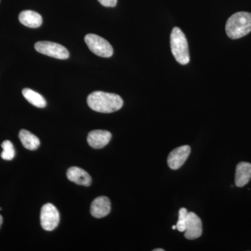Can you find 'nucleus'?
<instances>
[{"instance_id": "nucleus-12", "label": "nucleus", "mask_w": 251, "mask_h": 251, "mask_svg": "<svg viewBox=\"0 0 251 251\" xmlns=\"http://www.w3.org/2000/svg\"><path fill=\"white\" fill-rule=\"evenodd\" d=\"M251 179V163L241 162L236 168L235 185L237 187L246 186Z\"/></svg>"}, {"instance_id": "nucleus-9", "label": "nucleus", "mask_w": 251, "mask_h": 251, "mask_svg": "<svg viewBox=\"0 0 251 251\" xmlns=\"http://www.w3.org/2000/svg\"><path fill=\"white\" fill-rule=\"evenodd\" d=\"M110 211H111V203L109 198L105 196H100L96 198L91 204V214L97 219H101L108 216Z\"/></svg>"}, {"instance_id": "nucleus-10", "label": "nucleus", "mask_w": 251, "mask_h": 251, "mask_svg": "<svg viewBox=\"0 0 251 251\" xmlns=\"http://www.w3.org/2000/svg\"><path fill=\"white\" fill-rule=\"evenodd\" d=\"M112 138V134L108 130H94L87 136V143L91 148L102 149L106 146Z\"/></svg>"}, {"instance_id": "nucleus-14", "label": "nucleus", "mask_w": 251, "mask_h": 251, "mask_svg": "<svg viewBox=\"0 0 251 251\" xmlns=\"http://www.w3.org/2000/svg\"><path fill=\"white\" fill-rule=\"evenodd\" d=\"M18 137L24 148L27 150H36L40 145V140L39 138L29 130L25 129L20 130Z\"/></svg>"}, {"instance_id": "nucleus-5", "label": "nucleus", "mask_w": 251, "mask_h": 251, "mask_svg": "<svg viewBox=\"0 0 251 251\" xmlns=\"http://www.w3.org/2000/svg\"><path fill=\"white\" fill-rule=\"evenodd\" d=\"M34 49L39 53L46 54L51 57L59 59H67L69 57V52L64 46L50 42L39 41L34 45Z\"/></svg>"}, {"instance_id": "nucleus-16", "label": "nucleus", "mask_w": 251, "mask_h": 251, "mask_svg": "<svg viewBox=\"0 0 251 251\" xmlns=\"http://www.w3.org/2000/svg\"><path fill=\"white\" fill-rule=\"evenodd\" d=\"M1 148L3 150L1 153V158L6 161H11L14 158L16 152H15L14 145L11 141L5 140L1 143Z\"/></svg>"}, {"instance_id": "nucleus-19", "label": "nucleus", "mask_w": 251, "mask_h": 251, "mask_svg": "<svg viewBox=\"0 0 251 251\" xmlns=\"http://www.w3.org/2000/svg\"><path fill=\"white\" fill-rule=\"evenodd\" d=\"M3 224V217L0 215V228H1V225Z\"/></svg>"}, {"instance_id": "nucleus-4", "label": "nucleus", "mask_w": 251, "mask_h": 251, "mask_svg": "<svg viewBox=\"0 0 251 251\" xmlns=\"http://www.w3.org/2000/svg\"><path fill=\"white\" fill-rule=\"evenodd\" d=\"M85 41L89 49L99 57L108 58L113 54V49L110 43L97 34H87L85 37Z\"/></svg>"}, {"instance_id": "nucleus-21", "label": "nucleus", "mask_w": 251, "mask_h": 251, "mask_svg": "<svg viewBox=\"0 0 251 251\" xmlns=\"http://www.w3.org/2000/svg\"><path fill=\"white\" fill-rule=\"evenodd\" d=\"M173 229H176V226H173V227H172Z\"/></svg>"}, {"instance_id": "nucleus-15", "label": "nucleus", "mask_w": 251, "mask_h": 251, "mask_svg": "<svg viewBox=\"0 0 251 251\" xmlns=\"http://www.w3.org/2000/svg\"><path fill=\"white\" fill-rule=\"evenodd\" d=\"M22 93L25 99L34 106L40 108H45L46 106L45 99L40 94L29 88L23 89Z\"/></svg>"}, {"instance_id": "nucleus-13", "label": "nucleus", "mask_w": 251, "mask_h": 251, "mask_svg": "<svg viewBox=\"0 0 251 251\" xmlns=\"http://www.w3.org/2000/svg\"><path fill=\"white\" fill-rule=\"evenodd\" d=\"M18 18L21 24L30 28L39 27L43 22L41 15L30 10L22 11L19 14Z\"/></svg>"}, {"instance_id": "nucleus-17", "label": "nucleus", "mask_w": 251, "mask_h": 251, "mask_svg": "<svg viewBox=\"0 0 251 251\" xmlns=\"http://www.w3.org/2000/svg\"><path fill=\"white\" fill-rule=\"evenodd\" d=\"M187 209L185 208H181L179 211V219L176 223V229L179 232H184L186 229V222H187L188 218Z\"/></svg>"}, {"instance_id": "nucleus-6", "label": "nucleus", "mask_w": 251, "mask_h": 251, "mask_svg": "<svg viewBox=\"0 0 251 251\" xmlns=\"http://www.w3.org/2000/svg\"><path fill=\"white\" fill-rule=\"evenodd\" d=\"M40 219L43 228L52 231L58 226L60 216L57 208L51 203H47L41 208Z\"/></svg>"}, {"instance_id": "nucleus-8", "label": "nucleus", "mask_w": 251, "mask_h": 251, "mask_svg": "<svg viewBox=\"0 0 251 251\" xmlns=\"http://www.w3.org/2000/svg\"><path fill=\"white\" fill-rule=\"evenodd\" d=\"M202 234V221L195 213H188L184 237L189 240L198 239Z\"/></svg>"}, {"instance_id": "nucleus-2", "label": "nucleus", "mask_w": 251, "mask_h": 251, "mask_svg": "<svg viewBox=\"0 0 251 251\" xmlns=\"http://www.w3.org/2000/svg\"><path fill=\"white\" fill-rule=\"evenodd\" d=\"M226 33L232 39H240L251 31V14L245 11L237 12L227 20Z\"/></svg>"}, {"instance_id": "nucleus-1", "label": "nucleus", "mask_w": 251, "mask_h": 251, "mask_svg": "<svg viewBox=\"0 0 251 251\" xmlns=\"http://www.w3.org/2000/svg\"><path fill=\"white\" fill-rule=\"evenodd\" d=\"M87 104L92 110L101 113H111L120 110L124 101L116 94L107 92H92L87 97Z\"/></svg>"}, {"instance_id": "nucleus-3", "label": "nucleus", "mask_w": 251, "mask_h": 251, "mask_svg": "<svg viewBox=\"0 0 251 251\" xmlns=\"http://www.w3.org/2000/svg\"><path fill=\"white\" fill-rule=\"evenodd\" d=\"M172 53L176 62L186 65L190 62L189 50L187 39L179 27L173 28L171 35Z\"/></svg>"}, {"instance_id": "nucleus-18", "label": "nucleus", "mask_w": 251, "mask_h": 251, "mask_svg": "<svg viewBox=\"0 0 251 251\" xmlns=\"http://www.w3.org/2000/svg\"><path fill=\"white\" fill-rule=\"evenodd\" d=\"M100 4L105 7H114L116 6L117 0H98Z\"/></svg>"}, {"instance_id": "nucleus-20", "label": "nucleus", "mask_w": 251, "mask_h": 251, "mask_svg": "<svg viewBox=\"0 0 251 251\" xmlns=\"http://www.w3.org/2000/svg\"><path fill=\"white\" fill-rule=\"evenodd\" d=\"M164 249H156L153 250V251H164Z\"/></svg>"}, {"instance_id": "nucleus-7", "label": "nucleus", "mask_w": 251, "mask_h": 251, "mask_svg": "<svg viewBox=\"0 0 251 251\" xmlns=\"http://www.w3.org/2000/svg\"><path fill=\"white\" fill-rule=\"evenodd\" d=\"M191 153V148L188 145L179 147L173 150L168 157V166L173 171L179 169Z\"/></svg>"}, {"instance_id": "nucleus-11", "label": "nucleus", "mask_w": 251, "mask_h": 251, "mask_svg": "<svg viewBox=\"0 0 251 251\" xmlns=\"http://www.w3.org/2000/svg\"><path fill=\"white\" fill-rule=\"evenodd\" d=\"M67 175L68 179L76 184L89 186L92 184V178L90 175L78 167H72L69 168Z\"/></svg>"}]
</instances>
